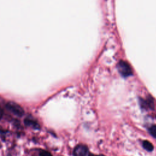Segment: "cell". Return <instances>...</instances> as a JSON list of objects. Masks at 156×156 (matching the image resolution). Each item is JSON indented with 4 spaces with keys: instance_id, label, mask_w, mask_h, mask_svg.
I'll use <instances>...</instances> for the list:
<instances>
[{
    "instance_id": "obj_5",
    "label": "cell",
    "mask_w": 156,
    "mask_h": 156,
    "mask_svg": "<svg viewBox=\"0 0 156 156\" xmlns=\"http://www.w3.org/2000/svg\"><path fill=\"white\" fill-rule=\"evenodd\" d=\"M24 123L26 124V126H28L29 127H31L35 129H40V126L39 124L34 120L26 118L24 120Z\"/></svg>"
},
{
    "instance_id": "obj_1",
    "label": "cell",
    "mask_w": 156,
    "mask_h": 156,
    "mask_svg": "<svg viewBox=\"0 0 156 156\" xmlns=\"http://www.w3.org/2000/svg\"><path fill=\"white\" fill-rule=\"evenodd\" d=\"M117 67H118L119 73L123 77H128L132 75L133 74L132 69L130 66L126 61H123V60L119 61Z\"/></svg>"
},
{
    "instance_id": "obj_7",
    "label": "cell",
    "mask_w": 156,
    "mask_h": 156,
    "mask_svg": "<svg viewBox=\"0 0 156 156\" xmlns=\"http://www.w3.org/2000/svg\"><path fill=\"white\" fill-rule=\"evenodd\" d=\"M150 134L156 138V125H152L149 129Z\"/></svg>"
},
{
    "instance_id": "obj_8",
    "label": "cell",
    "mask_w": 156,
    "mask_h": 156,
    "mask_svg": "<svg viewBox=\"0 0 156 156\" xmlns=\"http://www.w3.org/2000/svg\"><path fill=\"white\" fill-rule=\"evenodd\" d=\"M39 156H52V155L48 151H41L40 152Z\"/></svg>"
},
{
    "instance_id": "obj_6",
    "label": "cell",
    "mask_w": 156,
    "mask_h": 156,
    "mask_svg": "<svg viewBox=\"0 0 156 156\" xmlns=\"http://www.w3.org/2000/svg\"><path fill=\"white\" fill-rule=\"evenodd\" d=\"M143 146L147 151H152L154 149V146L152 144L147 140H145L143 141Z\"/></svg>"
},
{
    "instance_id": "obj_2",
    "label": "cell",
    "mask_w": 156,
    "mask_h": 156,
    "mask_svg": "<svg viewBox=\"0 0 156 156\" xmlns=\"http://www.w3.org/2000/svg\"><path fill=\"white\" fill-rule=\"evenodd\" d=\"M6 108L17 116H22L24 115L23 108L18 104L14 102H9L6 104Z\"/></svg>"
},
{
    "instance_id": "obj_3",
    "label": "cell",
    "mask_w": 156,
    "mask_h": 156,
    "mask_svg": "<svg viewBox=\"0 0 156 156\" xmlns=\"http://www.w3.org/2000/svg\"><path fill=\"white\" fill-rule=\"evenodd\" d=\"M88 147L83 144H79L77 146L73 151L74 156H88Z\"/></svg>"
},
{
    "instance_id": "obj_10",
    "label": "cell",
    "mask_w": 156,
    "mask_h": 156,
    "mask_svg": "<svg viewBox=\"0 0 156 156\" xmlns=\"http://www.w3.org/2000/svg\"><path fill=\"white\" fill-rule=\"evenodd\" d=\"M3 115V110L2 109V108L0 107V119L2 118Z\"/></svg>"
},
{
    "instance_id": "obj_4",
    "label": "cell",
    "mask_w": 156,
    "mask_h": 156,
    "mask_svg": "<svg viewBox=\"0 0 156 156\" xmlns=\"http://www.w3.org/2000/svg\"><path fill=\"white\" fill-rule=\"evenodd\" d=\"M140 104L143 108L146 109H153L154 107V101L151 98H149L146 100H141Z\"/></svg>"
},
{
    "instance_id": "obj_9",
    "label": "cell",
    "mask_w": 156,
    "mask_h": 156,
    "mask_svg": "<svg viewBox=\"0 0 156 156\" xmlns=\"http://www.w3.org/2000/svg\"><path fill=\"white\" fill-rule=\"evenodd\" d=\"M88 156H104V155H94V154H91V153L88 152Z\"/></svg>"
}]
</instances>
